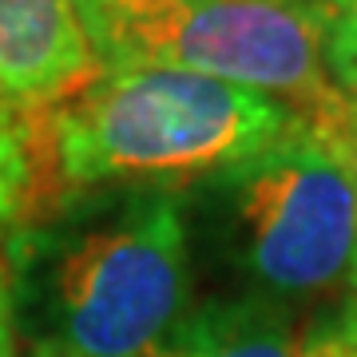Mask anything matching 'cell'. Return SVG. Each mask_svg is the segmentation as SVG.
Listing matches in <instances>:
<instances>
[{
	"label": "cell",
	"instance_id": "obj_4",
	"mask_svg": "<svg viewBox=\"0 0 357 357\" xmlns=\"http://www.w3.org/2000/svg\"><path fill=\"white\" fill-rule=\"evenodd\" d=\"M103 68H178L290 103L306 123L345 103L310 0H100L84 13Z\"/></svg>",
	"mask_w": 357,
	"mask_h": 357
},
{
	"label": "cell",
	"instance_id": "obj_1",
	"mask_svg": "<svg viewBox=\"0 0 357 357\" xmlns=\"http://www.w3.org/2000/svg\"><path fill=\"white\" fill-rule=\"evenodd\" d=\"M28 357H155L195 302L183 187H91L20 243Z\"/></svg>",
	"mask_w": 357,
	"mask_h": 357
},
{
	"label": "cell",
	"instance_id": "obj_8",
	"mask_svg": "<svg viewBox=\"0 0 357 357\" xmlns=\"http://www.w3.org/2000/svg\"><path fill=\"white\" fill-rule=\"evenodd\" d=\"M310 128L333 147V155L345 163V171L354 178V191H357V107L345 100L337 112H330L326 119H314Z\"/></svg>",
	"mask_w": 357,
	"mask_h": 357
},
{
	"label": "cell",
	"instance_id": "obj_5",
	"mask_svg": "<svg viewBox=\"0 0 357 357\" xmlns=\"http://www.w3.org/2000/svg\"><path fill=\"white\" fill-rule=\"evenodd\" d=\"M100 72L76 0H0V107L52 112Z\"/></svg>",
	"mask_w": 357,
	"mask_h": 357
},
{
	"label": "cell",
	"instance_id": "obj_9",
	"mask_svg": "<svg viewBox=\"0 0 357 357\" xmlns=\"http://www.w3.org/2000/svg\"><path fill=\"white\" fill-rule=\"evenodd\" d=\"M13 302H8V290L0 286V357H8L13 349Z\"/></svg>",
	"mask_w": 357,
	"mask_h": 357
},
{
	"label": "cell",
	"instance_id": "obj_7",
	"mask_svg": "<svg viewBox=\"0 0 357 357\" xmlns=\"http://www.w3.org/2000/svg\"><path fill=\"white\" fill-rule=\"evenodd\" d=\"M321 24L326 72L345 100L357 91V0H310Z\"/></svg>",
	"mask_w": 357,
	"mask_h": 357
},
{
	"label": "cell",
	"instance_id": "obj_11",
	"mask_svg": "<svg viewBox=\"0 0 357 357\" xmlns=\"http://www.w3.org/2000/svg\"><path fill=\"white\" fill-rule=\"evenodd\" d=\"M349 103H354V107H357V91H354V96H349Z\"/></svg>",
	"mask_w": 357,
	"mask_h": 357
},
{
	"label": "cell",
	"instance_id": "obj_6",
	"mask_svg": "<svg viewBox=\"0 0 357 357\" xmlns=\"http://www.w3.org/2000/svg\"><path fill=\"white\" fill-rule=\"evenodd\" d=\"M155 357H357V318H302L250 298L195 294Z\"/></svg>",
	"mask_w": 357,
	"mask_h": 357
},
{
	"label": "cell",
	"instance_id": "obj_10",
	"mask_svg": "<svg viewBox=\"0 0 357 357\" xmlns=\"http://www.w3.org/2000/svg\"><path fill=\"white\" fill-rule=\"evenodd\" d=\"M96 4H100V0H76V8H79V16H84V13H91V8H96Z\"/></svg>",
	"mask_w": 357,
	"mask_h": 357
},
{
	"label": "cell",
	"instance_id": "obj_2",
	"mask_svg": "<svg viewBox=\"0 0 357 357\" xmlns=\"http://www.w3.org/2000/svg\"><path fill=\"white\" fill-rule=\"evenodd\" d=\"M195 270L211 294L302 318H357V191L333 147L298 119L278 143L183 187Z\"/></svg>",
	"mask_w": 357,
	"mask_h": 357
},
{
	"label": "cell",
	"instance_id": "obj_3",
	"mask_svg": "<svg viewBox=\"0 0 357 357\" xmlns=\"http://www.w3.org/2000/svg\"><path fill=\"white\" fill-rule=\"evenodd\" d=\"M302 115L290 103L178 68H103L52 107V159L64 183L187 187L278 143Z\"/></svg>",
	"mask_w": 357,
	"mask_h": 357
}]
</instances>
